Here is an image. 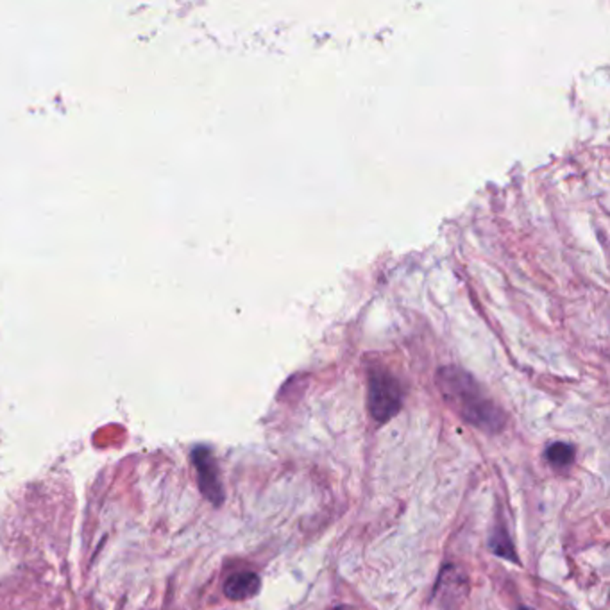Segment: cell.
I'll return each instance as SVG.
<instances>
[{"instance_id": "cell-1", "label": "cell", "mask_w": 610, "mask_h": 610, "mask_svg": "<svg viewBox=\"0 0 610 610\" xmlns=\"http://www.w3.org/2000/svg\"><path fill=\"white\" fill-rule=\"evenodd\" d=\"M437 385L448 404L466 423L487 434L503 430L507 423L505 412L469 372L457 365L443 367L437 372Z\"/></svg>"}, {"instance_id": "cell-2", "label": "cell", "mask_w": 610, "mask_h": 610, "mask_svg": "<svg viewBox=\"0 0 610 610\" xmlns=\"http://www.w3.org/2000/svg\"><path fill=\"white\" fill-rule=\"evenodd\" d=\"M403 404V388L395 376L385 369H374L369 372L367 406L370 416L378 423H388Z\"/></svg>"}, {"instance_id": "cell-3", "label": "cell", "mask_w": 610, "mask_h": 610, "mask_svg": "<svg viewBox=\"0 0 610 610\" xmlns=\"http://www.w3.org/2000/svg\"><path fill=\"white\" fill-rule=\"evenodd\" d=\"M197 476H199V487L202 494L207 496L214 505H221L224 501V489L219 476L217 462L208 448H195L191 453Z\"/></svg>"}, {"instance_id": "cell-4", "label": "cell", "mask_w": 610, "mask_h": 610, "mask_svg": "<svg viewBox=\"0 0 610 610\" xmlns=\"http://www.w3.org/2000/svg\"><path fill=\"white\" fill-rule=\"evenodd\" d=\"M260 576L253 571H242L230 576L224 583V594L233 601H242L256 596L260 592Z\"/></svg>"}, {"instance_id": "cell-5", "label": "cell", "mask_w": 610, "mask_h": 610, "mask_svg": "<svg viewBox=\"0 0 610 610\" xmlns=\"http://www.w3.org/2000/svg\"><path fill=\"white\" fill-rule=\"evenodd\" d=\"M489 546H491V551L505 560H512V562H517V557H516V551H514V546H512V541L507 533V530L503 526H496L491 533V539H489Z\"/></svg>"}, {"instance_id": "cell-6", "label": "cell", "mask_w": 610, "mask_h": 610, "mask_svg": "<svg viewBox=\"0 0 610 610\" xmlns=\"http://www.w3.org/2000/svg\"><path fill=\"white\" fill-rule=\"evenodd\" d=\"M548 462L557 469H565L574 460V448L565 443H555L546 451Z\"/></svg>"}, {"instance_id": "cell-7", "label": "cell", "mask_w": 610, "mask_h": 610, "mask_svg": "<svg viewBox=\"0 0 610 610\" xmlns=\"http://www.w3.org/2000/svg\"><path fill=\"white\" fill-rule=\"evenodd\" d=\"M521 610H528V608H525V606H523V608H521Z\"/></svg>"}]
</instances>
